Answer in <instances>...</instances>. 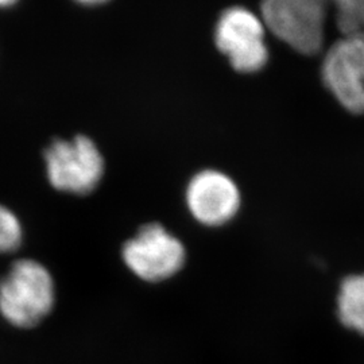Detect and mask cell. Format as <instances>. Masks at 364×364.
Returning a JSON list of instances; mask_svg holds the SVG:
<instances>
[{"mask_svg":"<svg viewBox=\"0 0 364 364\" xmlns=\"http://www.w3.org/2000/svg\"><path fill=\"white\" fill-rule=\"evenodd\" d=\"M52 275L37 260H16L0 281V312L18 328H33L53 309Z\"/></svg>","mask_w":364,"mask_h":364,"instance_id":"obj_1","label":"cell"},{"mask_svg":"<svg viewBox=\"0 0 364 364\" xmlns=\"http://www.w3.org/2000/svg\"><path fill=\"white\" fill-rule=\"evenodd\" d=\"M328 0H262L266 28L287 46L305 55L321 52L326 41Z\"/></svg>","mask_w":364,"mask_h":364,"instance_id":"obj_2","label":"cell"},{"mask_svg":"<svg viewBox=\"0 0 364 364\" xmlns=\"http://www.w3.org/2000/svg\"><path fill=\"white\" fill-rule=\"evenodd\" d=\"M45 164L53 188L73 195L91 193L105 174L103 156L85 135L55 139L45 151Z\"/></svg>","mask_w":364,"mask_h":364,"instance_id":"obj_3","label":"cell"},{"mask_svg":"<svg viewBox=\"0 0 364 364\" xmlns=\"http://www.w3.org/2000/svg\"><path fill=\"white\" fill-rule=\"evenodd\" d=\"M264 36L266 26L260 15L239 6L221 14L215 28L218 49L240 73L259 72L267 64L269 49Z\"/></svg>","mask_w":364,"mask_h":364,"instance_id":"obj_4","label":"cell"},{"mask_svg":"<svg viewBox=\"0 0 364 364\" xmlns=\"http://www.w3.org/2000/svg\"><path fill=\"white\" fill-rule=\"evenodd\" d=\"M123 259L132 273L149 282H159L178 273L185 248L161 224H147L123 247Z\"/></svg>","mask_w":364,"mask_h":364,"instance_id":"obj_5","label":"cell"},{"mask_svg":"<svg viewBox=\"0 0 364 364\" xmlns=\"http://www.w3.org/2000/svg\"><path fill=\"white\" fill-rule=\"evenodd\" d=\"M323 81L340 105L364 115V33L344 36L326 53Z\"/></svg>","mask_w":364,"mask_h":364,"instance_id":"obj_6","label":"cell"},{"mask_svg":"<svg viewBox=\"0 0 364 364\" xmlns=\"http://www.w3.org/2000/svg\"><path fill=\"white\" fill-rule=\"evenodd\" d=\"M186 204L196 220L216 227L231 220L240 207V192L231 177L203 170L188 183Z\"/></svg>","mask_w":364,"mask_h":364,"instance_id":"obj_7","label":"cell"},{"mask_svg":"<svg viewBox=\"0 0 364 364\" xmlns=\"http://www.w3.org/2000/svg\"><path fill=\"white\" fill-rule=\"evenodd\" d=\"M338 314L343 326L364 335V273L350 275L341 282Z\"/></svg>","mask_w":364,"mask_h":364,"instance_id":"obj_8","label":"cell"},{"mask_svg":"<svg viewBox=\"0 0 364 364\" xmlns=\"http://www.w3.org/2000/svg\"><path fill=\"white\" fill-rule=\"evenodd\" d=\"M328 4L343 37L364 33V0H328Z\"/></svg>","mask_w":364,"mask_h":364,"instance_id":"obj_9","label":"cell"},{"mask_svg":"<svg viewBox=\"0 0 364 364\" xmlns=\"http://www.w3.org/2000/svg\"><path fill=\"white\" fill-rule=\"evenodd\" d=\"M22 225L13 212L0 205V254L13 252L21 246Z\"/></svg>","mask_w":364,"mask_h":364,"instance_id":"obj_10","label":"cell"},{"mask_svg":"<svg viewBox=\"0 0 364 364\" xmlns=\"http://www.w3.org/2000/svg\"><path fill=\"white\" fill-rule=\"evenodd\" d=\"M80 4H84V6H97V4H103L107 3L108 0H75Z\"/></svg>","mask_w":364,"mask_h":364,"instance_id":"obj_11","label":"cell"},{"mask_svg":"<svg viewBox=\"0 0 364 364\" xmlns=\"http://www.w3.org/2000/svg\"><path fill=\"white\" fill-rule=\"evenodd\" d=\"M18 0H0V9H6V7H11Z\"/></svg>","mask_w":364,"mask_h":364,"instance_id":"obj_12","label":"cell"}]
</instances>
